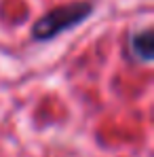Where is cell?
Segmentation results:
<instances>
[{"label": "cell", "mask_w": 154, "mask_h": 157, "mask_svg": "<svg viewBox=\"0 0 154 157\" xmlns=\"http://www.w3.org/2000/svg\"><path fill=\"white\" fill-rule=\"evenodd\" d=\"M89 13H91V4H87V2H78V4H70V6L55 9L51 13H47V15L34 26V36H36V38H42V40H45V38H51L57 32H61V30H66V28L82 21Z\"/></svg>", "instance_id": "obj_1"}, {"label": "cell", "mask_w": 154, "mask_h": 157, "mask_svg": "<svg viewBox=\"0 0 154 157\" xmlns=\"http://www.w3.org/2000/svg\"><path fill=\"white\" fill-rule=\"evenodd\" d=\"M131 51L135 53L139 59L150 62L152 57V32L150 30H141L131 38Z\"/></svg>", "instance_id": "obj_2"}]
</instances>
